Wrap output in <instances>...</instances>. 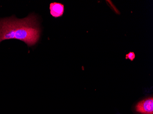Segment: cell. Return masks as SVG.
I'll list each match as a JSON object with an SVG mask.
<instances>
[{"label":"cell","mask_w":153,"mask_h":114,"mask_svg":"<svg viewBox=\"0 0 153 114\" xmlns=\"http://www.w3.org/2000/svg\"><path fill=\"white\" fill-rule=\"evenodd\" d=\"M136 110L143 114H153V98L149 97L139 102L135 107Z\"/></svg>","instance_id":"2"},{"label":"cell","mask_w":153,"mask_h":114,"mask_svg":"<svg viewBox=\"0 0 153 114\" xmlns=\"http://www.w3.org/2000/svg\"><path fill=\"white\" fill-rule=\"evenodd\" d=\"M41 32L37 17L34 14L23 19L14 16L0 19V43L4 40L17 39L32 47L39 41Z\"/></svg>","instance_id":"1"},{"label":"cell","mask_w":153,"mask_h":114,"mask_svg":"<svg viewBox=\"0 0 153 114\" xmlns=\"http://www.w3.org/2000/svg\"><path fill=\"white\" fill-rule=\"evenodd\" d=\"M49 8L51 15L53 18H60L63 16L64 13L63 4L58 2H52L50 4Z\"/></svg>","instance_id":"3"},{"label":"cell","mask_w":153,"mask_h":114,"mask_svg":"<svg viewBox=\"0 0 153 114\" xmlns=\"http://www.w3.org/2000/svg\"><path fill=\"white\" fill-rule=\"evenodd\" d=\"M135 58V54L133 52H129L128 54H127L126 55V59H129L131 61L134 60Z\"/></svg>","instance_id":"4"}]
</instances>
